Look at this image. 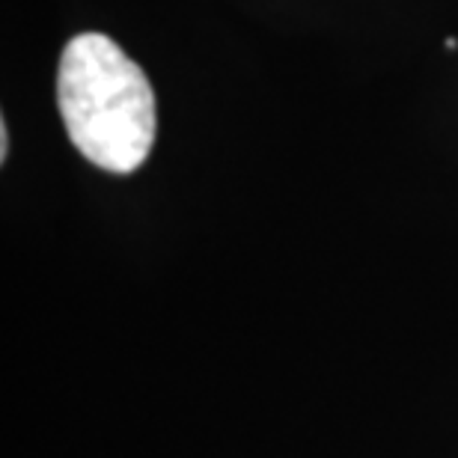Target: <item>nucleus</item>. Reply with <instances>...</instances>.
<instances>
[{"label": "nucleus", "instance_id": "obj_1", "mask_svg": "<svg viewBox=\"0 0 458 458\" xmlns=\"http://www.w3.org/2000/svg\"><path fill=\"white\" fill-rule=\"evenodd\" d=\"M57 107L69 140L107 173L149 158L158 119L146 72L105 33H81L60 54Z\"/></svg>", "mask_w": 458, "mask_h": 458}, {"label": "nucleus", "instance_id": "obj_2", "mask_svg": "<svg viewBox=\"0 0 458 458\" xmlns=\"http://www.w3.org/2000/svg\"><path fill=\"white\" fill-rule=\"evenodd\" d=\"M6 155H9V128L6 123H0V158L6 161Z\"/></svg>", "mask_w": 458, "mask_h": 458}]
</instances>
